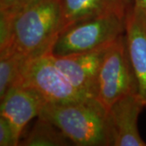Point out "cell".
Returning <instances> with one entry per match:
<instances>
[{"instance_id":"4fadbf2b","label":"cell","mask_w":146,"mask_h":146,"mask_svg":"<svg viewBox=\"0 0 146 146\" xmlns=\"http://www.w3.org/2000/svg\"><path fill=\"white\" fill-rule=\"evenodd\" d=\"M19 144L20 141L17 140L9 121L0 115V145L17 146Z\"/></svg>"},{"instance_id":"ba28073f","label":"cell","mask_w":146,"mask_h":146,"mask_svg":"<svg viewBox=\"0 0 146 146\" xmlns=\"http://www.w3.org/2000/svg\"><path fill=\"white\" fill-rule=\"evenodd\" d=\"M110 45L89 52L72 55L61 57L51 55L58 68L75 87L95 98L98 71Z\"/></svg>"},{"instance_id":"277c9868","label":"cell","mask_w":146,"mask_h":146,"mask_svg":"<svg viewBox=\"0 0 146 146\" xmlns=\"http://www.w3.org/2000/svg\"><path fill=\"white\" fill-rule=\"evenodd\" d=\"M138 94L137 82L123 34L108 48L98 71L95 98L106 109L127 95Z\"/></svg>"},{"instance_id":"7c38bea8","label":"cell","mask_w":146,"mask_h":146,"mask_svg":"<svg viewBox=\"0 0 146 146\" xmlns=\"http://www.w3.org/2000/svg\"><path fill=\"white\" fill-rule=\"evenodd\" d=\"M27 59L12 47L0 50V99L11 88L18 85Z\"/></svg>"},{"instance_id":"5b68a950","label":"cell","mask_w":146,"mask_h":146,"mask_svg":"<svg viewBox=\"0 0 146 146\" xmlns=\"http://www.w3.org/2000/svg\"><path fill=\"white\" fill-rule=\"evenodd\" d=\"M18 85L36 89L50 103H68L87 99L58 68L50 53L28 58Z\"/></svg>"},{"instance_id":"30bf717a","label":"cell","mask_w":146,"mask_h":146,"mask_svg":"<svg viewBox=\"0 0 146 146\" xmlns=\"http://www.w3.org/2000/svg\"><path fill=\"white\" fill-rule=\"evenodd\" d=\"M60 4L62 32L74 24L94 17L109 14L127 15L133 5V0H60Z\"/></svg>"},{"instance_id":"5bb4252c","label":"cell","mask_w":146,"mask_h":146,"mask_svg":"<svg viewBox=\"0 0 146 146\" xmlns=\"http://www.w3.org/2000/svg\"><path fill=\"white\" fill-rule=\"evenodd\" d=\"M32 0H0V11L16 13Z\"/></svg>"},{"instance_id":"9c48e42d","label":"cell","mask_w":146,"mask_h":146,"mask_svg":"<svg viewBox=\"0 0 146 146\" xmlns=\"http://www.w3.org/2000/svg\"><path fill=\"white\" fill-rule=\"evenodd\" d=\"M124 35L138 95L146 108V16L133 5L126 15Z\"/></svg>"},{"instance_id":"6da1fadb","label":"cell","mask_w":146,"mask_h":146,"mask_svg":"<svg viewBox=\"0 0 146 146\" xmlns=\"http://www.w3.org/2000/svg\"><path fill=\"white\" fill-rule=\"evenodd\" d=\"M38 117L52 123L75 145H112L108 110L94 98L68 103L47 102Z\"/></svg>"},{"instance_id":"52a82bcc","label":"cell","mask_w":146,"mask_h":146,"mask_svg":"<svg viewBox=\"0 0 146 146\" xmlns=\"http://www.w3.org/2000/svg\"><path fill=\"white\" fill-rule=\"evenodd\" d=\"M0 100V115L9 121L19 141L27 124L40 115L47 103L36 89L21 85L11 88Z\"/></svg>"},{"instance_id":"8992f818","label":"cell","mask_w":146,"mask_h":146,"mask_svg":"<svg viewBox=\"0 0 146 146\" xmlns=\"http://www.w3.org/2000/svg\"><path fill=\"white\" fill-rule=\"evenodd\" d=\"M145 108L138 94L127 95L108 110L113 146H146L138 129V118Z\"/></svg>"},{"instance_id":"8fae6325","label":"cell","mask_w":146,"mask_h":146,"mask_svg":"<svg viewBox=\"0 0 146 146\" xmlns=\"http://www.w3.org/2000/svg\"><path fill=\"white\" fill-rule=\"evenodd\" d=\"M72 145L63 131L50 121L37 117L33 126L19 145L22 146H68Z\"/></svg>"},{"instance_id":"7a4b0ae2","label":"cell","mask_w":146,"mask_h":146,"mask_svg":"<svg viewBox=\"0 0 146 146\" xmlns=\"http://www.w3.org/2000/svg\"><path fill=\"white\" fill-rule=\"evenodd\" d=\"M60 0H32L14 13L10 47L28 58L50 53L61 29Z\"/></svg>"},{"instance_id":"9a60e30c","label":"cell","mask_w":146,"mask_h":146,"mask_svg":"<svg viewBox=\"0 0 146 146\" xmlns=\"http://www.w3.org/2000/svg\"><path fill=\"white\" fill-rule=\"evenodd\" d=\"M133 6L146 16V0H133Z\"/></svg>"},{"instance_id":"3957f363","label":"cell","mask_w":146,"mask_h":146,"mask_svg":"<svg viewBox=\"0 0 146 146\" xmlns=\"http://www.w3.org/2000/svg\"><path fill=\"white\" fill-rule=\"evenodd\" d=\"M126 15L109 14L80 21L59 33L50 54L68 56L109 46L125 33Z\"/></svg>"}]
</instances>
